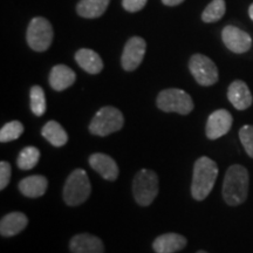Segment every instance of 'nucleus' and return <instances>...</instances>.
Listing matches in <instances>:
<instances>
[{
    "instance_id": "nucleus-1",
    "label": "nucleus",
    "mask_w": 253,
    "mask_h": 253,
    "mask_svg": "<svg viewBox=\"0 0 253 253\" xmlns=\"http://www.w3.org/2000/svg\"><path fill=\"white\" fill-rule=\"evenodd\" d=\"M250 177L245 167L233 164L226 170L223 183V198L230 207H237L246 201L249 195Z\"/></svg>"
},
{
    "instance_id": "nucleus-2",
    "label": "nucleus",
    "mask_w": 253,
    "mask_h": 253,
    "mask_svg": "<svg viewBox=\"0 0 253 253\" xmlns=\"http://www.w3.org/2000/svg\"><path fill=\"white\" fill-rule=\"evenodd\" d=\"M217 177V163L207 156L199 157L195 162L191 183V195L194 199L204 201L212 191Z\"/></svg>"
},
{
    "instance_id": "nucleus-3",
    "label": "nucleus",
    "mask_w": 253,
    "mask_h": 253,
    "mask_svg": "<svg viewBox=\"0 0 253 253\" xmlns=\"http://www.w3.org/2000/svg\"><path fill=\"white\" fill-rule=\"evenodd\" d=\"M90 192L91 185L87 172L84 169H75L63 185V201L69 207H78L87 201Z\"/></svg>"
},
{
    "instance_id": "nucleus-4",
    "label": "nucleus",
    "mask_w": 253,
    "mask_h": 253,
    "mask_svg": "<svg viewBox=\"0 0 253 253\" xmlns=\"http://www.w3.org/2000/svg\"><path fill=\"white\" fill-rule=\"evenodd\" d=\"M125 118L121 110L112 106L102 107L89 123V131L96 136H108L121 130Z\"/></svg>"
},
{
    "instance_id": "nucleus-5",
    "label": "nucleus",
    "mask_w": 253,
    "mask_h": 253,
    "mask_svg": "<svg viewBox=\"0 0 253 253\" xmlns=\"http://www.w3.org/2000/svg\"><path fill=\"white\" fill-rule=\"evenodd\" d=\"M156 104L162 112L177 113L179 115H188L195 108L191 96L178 88H169L161 91L156 99Z\"/></svg>"
},
{
    "instance_id": "nucleus-6",
    "label": "nucleus",
    "mask_w": 253,
    "mask_h": 253,
    "mask_svg": "<svg viewBox=\"0 0 253 253\" xmlns=\"http://www.w3.org/2000/svg\"><path fill=\"white\" fill-rule=\"evenodd\" d=\"M132 194L141 207H148L158 195V176L155 171L142 169L136 173L132 182Z\"/></svg>"
},
{
    "instance_id": "nucleus-7",
    "label": "nucleus",
    "mask_w": 253,
    "mask_h": 253,
    "mask_svg": "<svg viewBox=\"0 0 253 253\" xmlns=\"http://www.w3.org/2000/svg\"><path fill=\"white\" fill-rule=\"evenodd\" d=\"M53 36V27L46 18L36 17L32 19L26 32L27 43L32 49L36 52H45L52 45Z\"/></svg>"
},
{
    "instance_id": "nucleus-8",
    "label": "nucleus",
    "mask_w": 253,
    "mask_h": 253,
    "mask_svg": "<svg viewBox=\"0 0 253 253\" xmlns=\"http://www.w3.org/2000/svg\"><path fill=\"white\" fill-rule=\"evenodd\" d=\"M189 69L198 84L212 86L219 79L218 68L212 60L203 54H194L190 58Z\"/></svg>"
},
{
    "instance_id": "nucleus-9",
    "label": "nucleus",
    "mask_w": 253,
    "mask_h": 253,
    "mask_svg": "<svg viewBox=\"0 0 253 253\" xmlns=\"http://www.w3.org/2000/svg\"><path fill=\"white\" fill-rule=\"evenodd\" d=\"M145 52H147V43L141 37H132L126 42L125 48L121 56L122 68L126 72H132L140 67L143 61Z\"/></svg>"
},
{
    "instance_id": "nucleus-10",
    "label": "nucleus",
    "mask_w": 253,
    "mask_h": 253,
    "mask_svg": "<svg viewBox=\"0 0 253 253\" xmlns=\"http://www.w3.org/2000/svg\"><path fill=\"white\" fill-rule=\"evenodd\" d=\"M221 39L226 48L237 54L248 52L252 46V39L250 34L232 25L224 27L221 32Z\"/></svg>"
},
{
    "instance_id": "nucleus-11",
    "label": "nucleus",
    "mask_w": 253,
    "mask_h": 253,
    "mask_svg": "<svg viewBox=\"0 0 253 253\" xmlns=\"http://www.w3.org/2000/svg\"><path fill=\"white\" fill-rule=\"evenodd\" d=\"M232 115L226 109H218L208 118L205 132L209 140H217L226 135L232 126Z\"/></svg>"
},
{
    "instance_id": "nucleus-12",
    "label": "nucleus",
    "mask_w": 253,
    "mask_h": 253,
    "mask_svg": "<svg viewBox=\"0 0 253 253\" xmlns=\"http://www.w3.org/2000/svg\"><path fill=\"white\" fill-rule=\"evenodd\" d=\"M89 166L106 181H116L119 177L118 163L106 154L96 153L89 157Z\"/></svg>"
},
{
    "instance_id": "nucleus-13",
    "label": "nucleus",
    "mask_w": 253,
    "mask_h": 253,
    "mask_svg": "<svg viewBox=\"0 0 253 253\" xmlns=\"http://www.w3.org/2000/svg\"><path fill=\"white\" fill-rule=\"evenodd\" d=\"M227 99L238 110H245L251 107L253 97L248 84L242 80H236L229 86L227 89Z\"/></svg>"
},
{
    "instance_id": "nucleus-14",
    "label": "nucleus",
    "mask_w": 253,
    "mask_h": 253,
    "mask_svg": "<svg viewBox=\"0 0 253 253\" xmlns=\"http://www.w3.org/2000/svg\"><path fill=\"white\" fill-rule=\"evenodd\" d=\"M72 253H103L104 245L99 237L89 233L74 236L69 243Z\"/></svg>"
},
{
    "instance_id": "nucleus-15",
    "label": "nucleus",
    "mask_w": 253,
    "mask_h": 253,
    "mask_svg": "<svg viewBox=\"0 0 253 253\" xmlns=\"http://www.w3.org/2000/svg\"><path fill=\"white\" fill-rule=\"evenodd\" d=\"M188 244L184 236L178 233H164L158 236L153 243V249L156 253H175L183 250Z\"/></svg>"
},
{
    "instance_id": "nucleus-16",
    "label": "nucleus",
    "mask_w": 253,
    "mask_h": 253,
    "mask_svg": "<svg viewBox=\"0 0 253 253\" xmlns=\"http://www.w3.org/2000/svg\"><path fill=\"white\" fill-rule=\"evenodd\" d=\"M77 74L66 65H56L49 74V84L56 91H62L74 84Z\"/></svg>"
},
{
    "instance_id": "nucleus-17",
    "label": "nucleus",
    "mask_w": 253,
    "mask_h": 253,
    "mask_svg": "<svg viewBox=\"0 0 253 253\" xmlns=\"http://www.w3.org/2000/svg\"><path fill=\"white\" fill-rule=\"evenodd\" d=\"M28 219L23 212H11L1 218L0 221V235L2 237H13L20 233L27 226Z\"/></svg>"
},
{
    "instance_id": "nucleus-18",
    "label": "nucleus",
    "mask_w": 253,
    "mask_h": 253,
    "mask_svg": "<svg viewBox=\"0 0 253 253\" xmlns=\"http://www.w3.org/2000/svg\"><path fill=\"white\" fill-rule=\"evenodd\" d=\"M18 186L24 196L28 198H38L45 195L48 188V181L45 176L33 175L21 179Z\"/></svg>"
},
{
    "instance_id": "nucleus-19",
    "label": "nucleus",
    "mask_w": 253,
    "mask_h": 253,
    "mask_svg": "<svg viewBox=\"0 0 253 253\" xmlns=\"http://www.w3.org/2000/svg\"><path fill=\"white\" fill-rule=\"evenodd\" d=\"M75 61L84 72L91 75L99 74L103 69V61L101 56L89 48H81L75 53Z\"/></svg>"
},
{
    "instance_id": "nucleus-20",
    "label": "nucleus",
    "mask_w": 253,
    "mask_h": 253,
    "mask_svg": "<svg viewBox=\"0 0 253 253\" xmlns=\"http://www.w3.org/2000/svg\"><path fill=\"white\" fill-rule=\"evenodd\" d=\"M110 0H80L77 6L78 14L82 18H99L106 12Z\"/></svg>"
},
{
    "instance_id": "nucleus-21",
    "label": "nucleus",
    "mask_w": 253,
    "mask_h": 253,
    "mask_svg": "<svg viewBox=\"0 0 253 253\" xmlns=\"http://www.w3.org/2000/svg\"><path fill=\"white\" fill-rule=\"evenodd\" d=\"M41 134L54 147H63L68 142V134L56 121H48L41 129Z\"/></svg>"
},
{
    "instance_id": "nucleus-22",
    "label": "nucleus",
    "mask_w": 253,
    "mask_h": 253,
    "mask_svg": "<svg viewBox=\"0 0 253 253\" xmlns=\"http://www.w3.org/2000/svg\"><path fill=\"white\" fill-rule=\"evenodd\" d=\"M40 160V150L36 147H26L21 150L17 158V166L21 170H31Z\"/></svg>"
},
{
    "instance_id": "nucleus-23",
    "label": "nucleus",
    "mask_w": 253,
    "mask_h": 253,
    "mask_svg": "<svg viewBox=\"0 0 253 253\" xmlns=\"http://www.w3.org/2000/svg\"><path fill=\"white\" fill-rule=\"evenodd\" d=\"M225 0H212L205 7L203 14H202V20L204 23H216V21L223 18V15L225 14Z\"/></svg>"
},
{
    "instance_id": "nucleus-24",
    "label": "nucleus",
    "mask_w": 253,
    "mask_h": 253,
    "mask_svg": "<svg viewBox=\"0 0 253 253\" xmlns=\"http://www.w3.org/2000/svg\"><path fill=\"white\" fill-rule=\"evenodd\" d=\"M31 110L34 115L42 116L46 112L45 91L40 86H33L30 91Z\"/></svg>"
},
{
    "instance_id": "nucleus-25",
    "label": "nucleus",
    "mask_w": 253,
    "mask_h": 253,
    "mask_svg": "<svg viewBox=\"0 0 253 253\" xmlns=\"http://www.w3.org/2000/svg\"><path fill=\"white\" fill-rule=\"evenodd\" d=\"M24 125L19 121H11L6 123L0 129V142L7 143V142L17 140L24 132Z\"/></svg>"
},
{
    "instance_id": "nucleus-26",
    "label": "nucleus",
    "mask_w": 253,
    "mask_h": 253,
    "mask_svg": "<svg viewBox=\"0 0 253 253\" xmlns=\"http://www.w3.org/2000/svg\"><path fill=\"white\" fill-rule=\"evenodd\" d=\"M239 140L242 142L246 154L253 158V126L245 125L240 128Z\"/></svg>"
},
{
    "instance_id": "nucleus-27",
    "label": "nucleus",
    "mask_w": 253,
    "mask_h": 253,
    "mask_svg": "<svg viewBox=\"0 0 253 253\" xmlns=\"http://www.w3.org/2000/svg\"><path fill=\"white\" fill-rule=\"evenodd\" d=\"M12 167L6 161L0 162V190H4L11 181Z\"/></svg>"
},
{
    "instance_id": "nucleus-28",
    "label": "nucleus",
    "mask_w": 253,
    "mask_h": 253,
    "mask_svg": "<svg viewBox=\"0 0 253 253\" xmlns=\"http://www.w3.org/2000/svg\"><path fill=\"white\" fill-rule=\"evenodd\" d=\"M148 0H122V6L128 12H138L147 5Z\"/></svg>"
},
{
    "instance_id": "nucleus-29",
    "label": "nucleus",
    "mask_w": 253,
    "mask_h": 253,
    "mask_svg": "<svg viewBox=\"0 0 253 253\" xmlns=\"http://www.w3.org/2000/svg\"><path fill=\"white\" fill-rule=\"evenodd\" d=\"M183 1H184V0H162L163 4L167 6H177V5L182 4Z\"/></svg>"
},
{
    "instance_id": "nucleus-30",
    "label": "nucleus",
    "mask_w": 253,
    "mask_h": 253,
    "mask_svg": "<svg viewBox=\"0 0 253 253\" xmlns=\"http://www.w3.org/2000/svg\"><path fill=\"white\" fill-rule=\"evenodd\" d=\"M249 15H250V18H251L252 21H253V4L249 7Z\"/></svg>"
},
{
    "instance_id": "nucleus-31",
    "label": "nucleus",
    "mask_w": 253,
    "mask_h": 253,
    "mask_svg": "<svg viewBox=\"0 0 253 253\" xmlns=\"http://www.w3.org/2000/svg\"><path fill=\"white\" fill-rule=\"evenodd\" d=\"M196 253H208L207 251H203V250H201V251H198V252H196Z\"/></svg>"
}]
</instances>
